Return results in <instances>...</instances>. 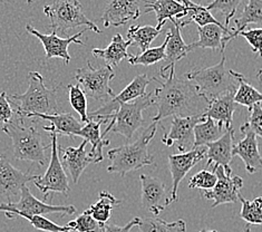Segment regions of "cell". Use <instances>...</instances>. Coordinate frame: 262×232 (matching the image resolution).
Instances as JSON below:
<instances>
[{
  "label": "cell",
  "instance_id": "cell-1",
  "mask_svg": "<svg viewBox=\"0 0 262 232\" xmlns=\"http://www.w3.org/2000/svg\"><path fill=\"white\" fill-rule=\"evenodd\" d=\"M162 79L153 77V80L161 85L155 90L154 104L158 106V113L152 120L159 123L170 116H193L204 114L208 105L204 98L199 95L194 85L189 79L177 77L176 67L167 71H160ZM208 104V103H207Z\"/></svg>",
  "mask_w": 262,
  "mask_h": 232
},
{
  "label": "cell",
  "instance_id": "cell-2",
  "mask_svg": "<svg viewBox=\"0 0 262 232\" xmlns=\"http://www.w3.org/2000/svg\"><path fill=\"white\" fill-rule=\"evenodd\" d=\"M157 131L158 123L153 122L145 131H143L135 142L110 150L107 155L111 165L107 166V172L118 173L123 178L130 171L140 170L153 164L154 156L148 153V144L157 134Z\"/></svg>",
  "mask_w": 262,
  "mask_h": 232
},
{
  "label": "cell",
  "instance_id": "cell-3",
  "mask_svg": "<svg viewBox=\"0 0 262 232\" xmlns=\"http://www.w3.org/2000/svg\"><path fill=\"white\" fill-rule=\"evenodd\" d=\"M17 116L25 120L34 114L52 115L59 113L56 90H49L38 72L28 74V89L20 95H11Z\"/></svg>",
  "mask_w": 262,
  "mask_h": 232
},
{
  "label": "cell",
  "instance_id": "cell-4",
  "mask_svg": "<svg viewBox=\"0 0 262 232\" xmlns=\"http://www.w3.org/2000/svg\"><path fill=\"white\" fill-rule=\"evenodd\" d=\"M12 141L14 155L17 160L32 161L45 165L47 161L45 151L51 145L42 143L41 135L35 126V122L26 125L24 120L17 116L2 129Z\"/></svg>",
  "mask_w": 262,
  "mask_h": 232
},
{
  "label": "cell",
  "instance_id": "cell-5",
  "mask_svg": "<svg viewBox=\"0 0 262 232\" xmlns=\"http://www.w3.org/2000/svg\"><path fill=\"white\" fill-rule=\"evenodd\" d=\"M226 55L222 54V58L216 65L196 68L185 74V77L194 85L199 95L207 103L238 89V80L226 68Z\"/></svg>",
  "mask_w": 262,
  "mask_h": 232
},
{
  "label": "cell",
  "instance_id": "cell-6",
  "mask_svg": "<svg viewBox=\"0 0 262 232\" xmlns=\"http://www.w3.org/2000/svg\"><path fill=\"white\" fill-rule=\"evenodd\" d=\"M153 104V92L145 94L144 96L136 98L132 102L118 104V108L115 112L105 117V123L110 122V124L102 134L103 139H105L106 135L111 132L123 135L126 140L132 139L135 132L142 126L143 122H144L143 111L148 109Z\"/></svg>",
  "mask_w": 262,
  "mask_h": 232
},
{
  "label": "cell",
  "instance_id": "cell-7",
  "mask_svg": "<svg viewBox=\"0 0 262 232\" xmlns=\"http://www.w3.org/2000/svg\"><path fill=\"white\" fill-rule=\"evenodd\" d=\"M45 14L51 20L52 31L55 34L66 35L70 29L86 26L96 34H102V30L86 17L83 7L78 0H55L43 7Z\"/></svg>",
  "mask_w": 262,
  "mask_h": 232
},
{
  "label": "cell",
  "instance_id": "cell-8",
  "mask_svg": "<svg viewBox=\"0 0 262 232\" xmlns=\"http://www.w3.org/2000/svg\"><path fill=\"white\" fill-rule=\"evenodd\" d=\"M0 211L5 212L8 219H15L23 216H45L49 213L70 216L76 212V208L74 205H53L42 202L34 197L26 184L20 190L19 201L2 203Z\"/></svg>",
  "mask_w": 262,
  "mask_h": 232
},
{
  "label": "cell",
  "instance_id": "cell-9",
  "mask_svg": "<svg viewBox=\"0 0 262 232\" xmlns=\"http://www.w3.org/2000/svg\"><path fill=\"white\" fill-rule=\"evenodd\" d=\"M115 77L113 68L104 66L102 68L93 67L90 61L83 68H78L75 73V79L78 81V85L86 94L94 99H108L115 94L111 89V80Z\"/></svg>",
  "mask_w": 262,
  "mask_h": 232
},
{
  "label": "cell",
  "instance_id": "cell-10",
  "mask_svg": "<svg viewBox=\"0 0 262 232\" xmlns=\"http://www.w3.org/2000/svg\"><path fill=\"white\" fill-rule=\"evenodd\" d=\"M51 160L47 167L46 173L42 177L34 180L35 185L38 187V190L43 194V198L47 199L51 193H61L64 196L70 194V181L64 170V166L61 164L58 143H57V134L51 133Z\"/></svg>",
  "mask_w": 262,
  "mask_h": 232
},
{
  "label": "cell",
  "instance_id": "cell-11",
  "mask_svg": "<svg viewBox=\"0 0 262 232\" xmlns=\"http://www.w3.org/2000/svg\"><path fill=\"white\" fill-rule=\"evenodd\" d=\"M214 172L217 177L216 184L212 190L204 191L202 196L212 200V208L226 203H236L240 199V191L243 186V180L239 175H233L231 167L216 166Z\"/></svg>",
  "mask_w": 262,
  "mask_h": 232
},
{
  "label": "cell",
  "instance_id": "cell-12",
  "mask_svg": "<svg viewBox=\"0 0 262 232\" xmlns=\"http://www.w3.org/2000/svg\"><path fill=\"white\" fill-rule=\"evenodd\" d=\"M207 156V147L192 149L189 152L168 155V166L172 175V189L168 197V205L178 201L179 185L193 167Z\"/></svg>",
  "mask_w": 262,
  "mask_h": 232
},
{
  "label": "cell",
  "instance_id": "cell-13",
  "mask_svg": "<svg viewBox=\"0 0 262 232\" xmlns=\"http://www.w3.org/2000/svg\"><path fill=\"white\" fill-rule=\"evenodd\" d=\"M204 115L193 116H173L171 129L162 137L166 146L177 145L178 151L184 153L189 146L193 147L194 143V128L195 125L204 120Z\"/></svg>",
  "mask_w": 262,
  "mask_h": 232
},
{
  "label": "cell",
  "instance_id": "cell-14",
  "mask_svg": "<svg viewBox=\"0 0 262 232\" xmlns=\"http://www.w3.org/2000/svg\"><path fill=\"white\" fill-rule=\"evenodd\" d=\"M26 29L29 34L34 35L40 40L42 44L43 49H45L46 53V58L52 59V58H60L63 59L65 65H68L71 62V55L68 54V46L71 44H77V45H85V44L79 39V37L83 34H85L89 28H85L84 30L79 31V33L73 35L72 37H67V38H61L57 34H55L52 31V34H41L40 31L35 29L32 25L27 24Z\"/></svg>",
  "mask_w": 262,
  "mask_h": 232
},
{
  "label": "cell",
  "instance_id": "cell-15",
  "mask_svg": "<svg viewBox=\"0 0 262 232\" xmlns=\"http://www.w3.org/2000/svg\"><path fill=\"white\" fill-rule=\"evenodd\" d=\"M153 80V77L148 78L146 74H140L134 77V79L118 95L111 97L107 103L103 105L101 109L89 114L90 118H96V120H103L105 123V117L115 112L118 108V104L128 103L134 99L144 96L146 94V87Z\"/></svg>",
  "mask_w": 262,
  "mask_h": 232
},
{
  "label": "cell",
  "instance_id": "cell-16",
  "mask_svg": "<svg viewBox=\"0 0 262 232\" xmlns=\"http://www.w3.org/2000/svg\"><path fill=\"white\" fill-rule=\"evenodd\" d=\"M38 177L39 175H30L19 171L11 165L5 155L0 154V196L8 198L9 202L12 198L20 197L24 185Z\"/></svg>",
  "mask_w": 262,
  "mask_h": 232
},
{
  "label": "cell",
  "instance_id": "cell-17",
  "mask_svg": "<svg viewBox=\"0 0 262 232\" xmlns=\"http://www.w3.org/2000/svg\"><path fill=\"white\" fill-rule=\"evenodd\" d=\"M142 206L154 216H159L168 205V197L163 182L147 174H141Z\"/></svg>",
  "mask_w": 262,
  "mask_h": 232
},
{
  "label": "cell",
  "instance_id": "cell-18",
  "mask_svg": "<svg viewBox=\"0 0 262 232\" xmlns=\"http://www.w3.org/2000/svg\"><path fill=\"white\" fill-rule=\"evenodd\" d=\"M141 15V0H111L102 17L104 27H120Z\"/></svg>",
  "mask_w": 262,
  "mask_h": 232
},
{
  "label": "cell",
  "instance_id": "cell-19",
  "mask_svg": "<svg viewBox=\"0 0 262 232\" xmlns=\"http://www.w3.org/2000/svg\"><path fill=\"white\" fill-rule=\"evenodd\" d=\"M240 131L245 137L233 145V156L238 155L245 162L246 170L249 174H253L262 168V156L260 154L257 135L248 129L245 124L241 125Z\"/></svg>",
  "mask_w": 262,
  "mask_h": 232
},
{
  "label": "cell",
  "instance_id": "cell-20",
  "mask_svg": "<svg viewBox=\"0 0 262 232\" xmlns=\"http://www.w3.org/2000/svg\"><path fill=\"white\" fill-rule=\"evenodd\" d=\"M86 140H84L80 145L77 147H66L63 150L58 145L59 154L61 156V164L65 166L68 172H70L73 183L76 184L79 181L80 177L84 172L85 168L89 166L91 163H94L93 159L91 158L90 153L86 152V145H87Z\"/></svg>",
  "mask_w": 262,
  "mask_h": 232
},
{
  "label": "cell",
  "instance_id": "cell-21",
  "mask_svg": "<svg viewBox=\"0 0 262 232\" xmlns=\"http://www.w3.org/2000/svg\"><path fill=\"white\" fill-rule=\"evenodd\" d=\"M234 130L231 128L226 130L224 134L207 146V167L214 165V168L219 165L223 167L230 166V162L233 159V145H234Z\"/></svg>",
  "mask_w": 262,
  "mask_h": 232
},
{
  "label": "cell",
  "instance_id": "cell-22",
  "mask_svg": "<svg viewBox=\"0 0 262 232\" xmlns=\"http://www.w3.org/2000/svg\"><path fill=\"white\" fill-rule=\"evenodd\" d=\"M173 26L167 30L165 39H166V48H165V60L166 65L162 66L160 71H167L171 67H176V64L184 58L189 54L188 45L183 40L182 34H181L180 22L176 18L171 19Z\"/></svg>",
  "mask_w": 262,
  "mask_h": 232
},
{
  "label": "cell",
  "instance_id": "cell-23",
  "mask_svg": "<svg viewBox=\"0 0 262 232\" xmlns=\"http://www.w3.org/2000/svg\"><path fill=\"white\" fill-rule=\"evenodd\" d=\"M235 92H229L210 101L203 114L204 117H211L215 122H221L226 130L232 128L233 113L236 105L234 102Z\"/></svg>",
  "mask_w": 262,
  "mask_h": 232
},
{
  "label": "cell",
  "instance_id": "cell-24",
  "mask_svg": "<svg viewBox=\"0 0 262 232\" xmlns=\"http://www.w3.org/2000/svg\"><path fill=\"white\" fill-rule=\"evenodd\" d=\"M199 40L188 45L189 53L198 48L202 49H221L222 41L228 38L232 30L215 24H209L205 26H198Z\"/></svg>",
  "mask_w": 262,
  "mask_h": 232
},
{
  "label": "cell",
  "instance_id": "cell-25",
  "mask_svg": "<svg viewBox=\"0 0 262 232\" xmlns=\"http://www.w3.org/2000/svg\"><path fill=\"white\" fill-rule=\"evenodd\" d=\"M32 117L41 118V120L51 122L49 126H43V130L49 132V133L70 136L72 139H74V136H77L78 132L84 126L82 123L75 118L72 113H57V114L52 115L34 114L29 118Z\"/></svg>",
  "mask_w": 262,
  "mask_h": 232
},
{
  "label": "cell",
  "instance_id": "cell-26",
  "mask_svg": "<svg viewBox=\"0 0 262 232\" xmlns=\"http://www.w3.org/2000/svg\"><path fill=\"white\" fill-rule=\"evenodd\" d=\"M145 12L154 11L158 19V29H162L166 20L176 18L177 20H182L186 16V9L182 3L178 0H155V2H145Z\"/></svg>",
  "mask_w": 262,
  "mask_h": 232
},
{
  "label": "cell",
  "instance_id": "cell-27",
  "mask_svg": "<svg viewBox=\"0 0 262 232\" xmlns=\"http://www.w3.org/2000/svg\"><path fill=\"white\" fill-rule=\"evenodd\" d=\"M105 124L103 120L90 118V121L84 124V126L78 132V135L92 144L90 155L94 163L102 162L104 159L103 149L110 145V140L103 139L101 134V125Z\"/></svg>",
  "mask_w": 262,
  "mask_h": 232
},
{
  "label": "cell",
  "instance_id": "cell-28",
  "mask_svg": "<svg viewBox=\"0 0 262 232\" xmlns=\"http://www.w3.org/2000/svg\"><path fill=\"white\" fill-rule=\"evenodd\" d=\"M129 46H132V41L129 39H124L121 34H116L107 47L104 49L94 48L92 54L97 58L104 59L106 65L114 68L118 66L123 59H127L129 57V54L127 53V48Z\"/></svg>",
  "mask_w": 262,
  "mask_h": 232
},
{
  "label": "cell",
  "instance_id": "cell-29",
  "mask_svg": "<svg viewBox=\"0 0 262 232\" xmlns=\"http://www.w3.org/2000/svg\"><path fill=\"white\" fill-rule=\"evenodd\" d=\"M235 28H233L232 33L228 38L222 41L221 54H223L224 48L228 45L230 40H232L239 36L242 30L251 24H262V0H248V4L241 12L239 18L234 20Z\"/></svg>",
  "mask_w": 262,
  "mask_h": 232
},
{
  "label": "cell",
  "instance_id": "cell-30",
  "mask_svg": "<svg viewBox=\"0 0 262 232\" xmlns=\"http://www.w3.org/2000/svg\"><path fill=\"white\" fill-rule=\"evenodd\" d=\"M226 132V128L221 122H215L213 118L205 117L194 128V143L192 149L207 146L209 143L219 140Z\"/></svg>",
  "mask_w": 262,
  "mask_h": 232
},
{
  "label": "cell",
  "instance_id": "cell-31",
  "mask_svg": "<svg viewBox=\"0 0 262 232\" xmlns=\"http://www.w3.org/2000/svg\"><path fill=\"white\" fill-rule=\"evenodd\" d=\"M231 74L238 80V89H236L234 95V102L236 104L246 106L250 112L254 104L262 103V93H260L251 84H249V81L242 74L234 71H231Z\"/></svg>",
  "mask_w": 262,
  "mask_h": 232
},
{
  "label": "cell",
  "instance_id": "cell-32",
  "mask_svg": "<svg viewBox=\"0 0 262 232\" xmlns=\"http://www.w3.org/2000/svg\"><path fill=\"white\" fill-rule=\"evenodd\" d=\"M121 202V200H117L113 194H111L107 191H102L99 193L98 201L94 204H92L90 208L84 212L92 216L99 224L105 225L111 219L112 210L114 209L115 205L120 204Z\"/></svg>",
  "mask_w": 262,
  "mask_h": 232
},
{
  "label": "cell",
  "instance_id": "cell-33",
  "mask_svg": "<svg viewBox=\"0 0 262 232\" xmlns=\"http://www.w3.org/2000/svg\"><path fill=\"white\" fill-rule=\"evenodd\" d=\"M137 227L139 232H186V223L181 219L167 222L160 218H141Z\"/></svg>",
  "mask_w": 262,
  "mask_h": 232
},
{
  "label": "cell",
  "instance_id": "cell-34",
  "mask_svg": "<svg viewBox=\"0 0 262 232\" xmlns=\"http://www.w3.org/2000/svg\"><path fill=\"white\" fill-rule=\"evenodd\" d=\"M160 33L161 29H158L157 27L133 25L128 28L127 37L132 41V46H137L141 49V52H145Z\"/></svg>",
  "mask_w": 262,
  "mask_h": 232
},
{
  "label": "cell",
  "instance_id": "cell-35",
  "mask_svg": "<svg viewBox=\"0 0 262 232\" xmlns=\"http://www.w3.org/2000/svg\"><path fill=\"white\" fill-rule=\"evenodd\" d=\"M239 201L242 204L240 217L243 220L248 224L262 225V197H258L250 201L240 196Z\"/></svg>",
  "mask_w": 262,
  "mask_h": 232
},
{
  "label": "cell",
  "instance_id": "cell-36",
  "mask_svg": "<svg viewBox=\"0 0 262 232\" xmlns=\"http://www.w3.org/2000/svg\"><path fill=\"white\" fill-rule=\"evenodd\" d=\"M165 48H166V39L159 47L148 48L145 52H142L140 55H136V56L129 55V57L127 58L128 62L133 66L154 65L157 64V62L165 59Z\"/></svg>",
  "mask_w": 262,
  "mask_h": 232
},
{
  "label": "cell",
  "instance_id": "cell-37",
  "mask_svg": "<svg viewBox=\"0 0 262 232\" xmlns=\"http://www.w3.org/2000/svg\"><path fill=\"white\" fill-rule=\"evenodd\" d=\"M68 94H70V103L72 108L79 114L80 121L83 123L89 122L90 117L89 113H87V98L82 87L79 85L70 84L68 85Z\"/></svg>",
  "mask_w": 262,
  "mask_h": 232
},
{
  "label": "cell",
  "instance_id": "cell-38",
  "mask_svg": "<svg viewBox=\"0 0 262 232\" xmlns=\"http://www.w3.org/2000/svg\"><path fill=\"white\" fill-rule=\"evenodd\" d=\"M241 3L242 0H213L207 8L210 11H220L224 16V20H226L224 26L230 29V22L234 17L236 9Z\"/></svg>",
  "mask_w": 262,
  "mask_h": 232
},
{
  "label": "cell",
  "instance_id": "cell-39",
  "mask_svg": "<svg viewBox=\"0 0 262 232\" xmlns=\"http://www.w3.org/2000/svg\"><path fill=\"white\" fill-rule=\"evenodd\" d=\"M67 227L75 232H102L104 225L99 224L92 216L83 212L75 220L68 222Z\"/></svg>",
  "mask_w": 262,
  "mask_h": 232
},
{
  "label": "cell",
  "instance_id": "cell-40",
  "mask_svg": "<svg viewBox=\"0 0 262 232\" xmlns=\"http://www.w3.org/2000/svg\"><path fill=\"white\" fill-rule=\"evenodd\" d=\"M217 177L215 172H211L207 168L198 172L190 179L189 186L190 189H201L204 191L212 190L216 184Z\"/></svg>",
  "mask_w": 262,
  "mask_h": 232
},
{
  "label": "cell",
  "instance_id": "cell-41",
  "mask_svg": "<svg viewBox=\"0 0 262 232\" xmlns=\"http://www.w3.org/2000/svg\"><path fill=\"white\" fill-rule=\"evenodd\" d=\"M21 218L26 219L30 222L33 227L39 231L43 232H75L70 227H60L57 223H55L43 216H23Z\"/></svg>",
  "mask_w": 262,
  "mask_h": 232
},
{
  "label": "cell",
  "instance_id": "cell-42",
  "mask_svg": "<svg viewBox=\"0 0 262 232\" xmlns=\"http://www.w3.org/2000/svg\"><path fill=\"white\" fill-rule=\"evenodd\" d=\"M248 129L262 139V106L261 103H257L253 105L252 110L250 111L249 120L246 122Z\"/></svg>",
  "mask_w": 262,
  "mask_h": 232
},
{
  "label": "cell",
  "instance_id": "cell-43",
  "mask_svg": "<svg viewBox=\"0 0 262 232\" xmlns=\"http://www.w3.org/2000/svg\"><path fill=\"white\" fill-rule=\"evenodd\" d=\"M239 36L246 38L249 45L251 46L252 52L262 57V28H254L247 31L242 30Z\"/></svg>",
  "mask_w": 262,
  "mask_h": 232
},
{
  "label": "cell",
  "instance_id": "cell-44",
  "mask_svg": "<svg viewBox=\"0 0 262 232\" xmlns=\"http://www.w3.org/2000/svg\"><path fill=\"white\" fill-rule=\"evenodd\" d=\"M12 117H14V110L10 105V99H8L6 92H3L0 94V129L8 124Z\"/></svg>",
  "mask_w": 262,
  "mask_h": 232
},
{
  "label": "cell",
  "instance_id": "cell-45",
  "mask_svg": "<svg viewBox=\"0 0 262 232\" xmlns=\"http://www.w3.org/2000/svg\"><path fill=\"white\" fill-rule=\"evenodd\" d=\"M140 219L141 218L136 217L133 220H130L127 224L123 225V227H120V225L116 224H105L102 228V232H129L132 230V228L137 227V224L140 222Z\"/></svg>",
  "mask_w": 262,
  "mask_h": 232
},
{
  "label": "cell",
  "instance_id": "cell-46",
  "mask_svg": "<svg viewBox=\"0 0 262 232\" xmlns=\"http://www.w3.org/2000/svg\"><path fill=\"white\" fill-rule=\"evenodd\" d=\"M257 78L259 79L260 84H262V70H261V71H259V73H258V75H257Z\"/></svg>",
  "mask_w": 262,
  "mask_h": 232
},
{
  "label": "cell",
  "instance_id": "cell-47",
  "mask_svg": "<svg viewBox=\"0 0 262 232\" xmlns=\"http://www.w3.org/2000/svg\"><path fill=\"white\" fill-rule=\"evenodd\" d=\"M243 232H251V231H250V224L247 225V227L245 228V230H243Z\"/></svg>",
  "mask_w": 262,
  "mask_h": 232
},
{
  "label": "cell",
  "instance_id": "cell-48",
  "mask_svg": "<svg viewBox=\"0 0 262 232\" xmlns=\"http://www.w3.org/2000/svg\"><path fill=\"white\" fill-rule=\"evenodd\" d=\"M200 232H217L216 230H201Z\"/></svg>",
  "mask_w": 262,
  "mask_h": 232
},
{
  "label": "cell",
  "instance_id": "cell-49",
  "mask_svg": "<svg viewBox=\"0 0 262 232\" xmlns=\"http://www.w3.org/2000/svg\"><path fill=\"white\" fill-rule=\"evenodd\" d=\"M34 0H27V4H32Z\"/></svg>",
  "mask_w": 262,
  "mask_h": 232
},
{
  "label": "cell",
  "instance_id": "cell-50",
  "mask_svg": "<svg viewBox=\"0 0 262 232\" xmlns=\"http://www.w3.org/2000/svg\"><path fill=\"white\" fill-rule=\"evenodd\" d=\"M211 2H213V0H211Z\"/></svg>",
  "mask_w": 262,
  "mask_h": 232
}]
</instances>
